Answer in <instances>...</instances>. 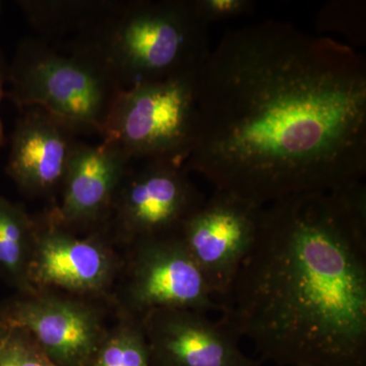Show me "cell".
<instances>
[{"mask_svg":"<svg viewBox=\"0 0 366 366\" xmlns=\"http://www.w3.org/2000/svg\"><path fill=\"white\" fill-rule=\"evenodd\" d=\"M196 100L183 168L215 190L266 206L365 177V61L340 42L276 21L231 31L197 71Z\"/></svg>","mask_w":366,"mask_h":366,"instance_id":"cell-1","label":"cell"},{"mask_svg":"<svg viewBox=\"0 0 366 366\" xmlns=\"http://www.w3.org/2000/svg\"><path fill=\"white\" fill-rule=\"evenodd\" d=\"M221 317L280 366H366V187L262 207L254 245L217 300Z\"/></svg>","mask_w":366,"mask_h":366,"instance_id":"cell-2","label":"cell"},{"mask_svg":"<svg viewBox=\"0 0 366 366\" xmlns=\"http://www.w3.org/2000/svg\"><path fill=\"white\" fill-rule=\"evenodd\" d=\"M208 28L194 0L118 1L71 42L98 57L127 90L197 74L211 52Z\"/></svg>","mask_w":366,"mask_h":366,"instance_id":"cell-3","label":"cell"},{"mask_svg":"<svg viewBox=\"0 0 366 366\" xmlns=\"http://www.w3.org/2000/svg\"><path fill=\"white\" fill-rule=\"evenodd\" d=\"M4 98L20 110L37 107L71 124L76 132L102 131L122 89L101 60L85 48L42 38L19 43L7 64Z\"/></svg>","mask_w":366,"mask_h":366,"instance_id":"cell-4","label":"cell"},{"mask_svg":"<svg viewBox=\"0 0 366 366\" xmlns=\"http://www.w3.org/2000/svg\"><path fill=\"white\" fill-rule=\"evenodd\" d=\"M196 76L142 84L122 90L113 103L100 136L129 160L182 165L197 129Z\"/></svg>","mask_w":366,"mask_h":366,"instance_id":"cell-5","label":"cell"},{"mask_svg":"<svg viewBox=\"0 0 366 366\" xmlns=\"http://www.w3.org/2000/svg\"><path fill=\"white\" fill-rule=\"evenodd\" d=\"M125 286L127 312L143 319L154 310L207 315L220 307L178 234L136 240Z\"/></svg>","mask_w":366,"mask_h":366,"instance_id":"cell-6","label":"cell"},{"mask_svg":"<svg viewBox=\"0 0 366 366\" xmlns=\"http://www.w3.org/2000/svg\"><path fill=\"white\" fill-rule=\"evenodd\" d=\"M262 207L215 190L182 223L178 236L218 300L254 245Z\"/></svg>","mask_w":366,"mask_h":366,"instance_id":"cell-7","label":"cell"},{"mask_svg":"<svg viewBox=\"0 0 366 366\" xmlns=\"http://www.w3.org/2000/svg\"><path fill=\"white\" fill-rule=\"evenodd\" d=\"M204 201L182 165L163 161L129 168L113 201L118 230L134 242L178 234L182 223Z\"/></svg>","mask_w":366,"mask_h":366,"instance_id":"cell-8","label":"cell"},{"mask_svg":"<svg viewBox=\"0 0 366 366\" xmlns=\"http://www.w3.org/2000/svg\"><path fill=\"white\" fill-rule=\"evenodd\" d=\"M0 322L26 330L57 366H86L106 335L96 308L43 291L2 301Z\"/></svg>","mask_w":366,"mask_h":366,"instance_id":"cell-9","label":"cell"},{"mask_svg":"<svg viewBox=\"0 0 366 366\" xmlns=\"http://www.w3.org/2000/svg\"><path fill=\"white\" fill-rule=\"evenodd\" d=\"M151 366H261L222 320L187 310H154L143 319Z\"/></svg>","mask_w":366,"mask_h":366,"instance_id":"cell-10","label":"cell"},{"mask_svg":"<svg viewBox=\"0 0 366 366\" xmlns=\"http://www.w3.org/2000/svg\"><path fill=\"white\" fill-rule=\"evenodd\" d=\"M31 281L38 291L64 289L79 295H100L112 284L117 262L95 236L78 237L46 214L36 221Z\"/></svg>","mask_w":366,"mask_h":366,"instance_id":"cell-11","label":"cell"},{"mask_svg":"<svg viewBox=\"0 0 366 366\" xmlns=\"http://www.w3.org/2000/svg\"><path fill=\"white\" fill-rule=\"evenodd\" d=\"M21 112L11 134L6 174L28 196H51L61 187L78 132L41 108Z\"/></svg>","mask_w":366,"mask_h":366,"instance_id":"cell-12","label":"cell"},{"mask_svg":"<svg viewBox=\"0 0 366 366\" xmlns=\"http://www.w3.org/2000/svg\"><path fill=\"white\" fill-rule=\"evenodd\" d=\"M132 161L117 147L76 141L61 184L59 206L48 212L55 222L71 229L102 222L112 213L113 201Z\"/></svg>","mask_w":366,"mask_h":366,"instance_id":"cell-13","label":"cell"},{"mask_svg":"<svg viewBox=\"0 0 366 366\" xmlns=\"http://www.w3.org/2000/svg\"><path fill=\"white\" fill-rule=\"evenodd\" d=\"M36 220L20 204L0 196V280L20 295L39 292L31 281Z\"/></svg>","mask_w":366,"mask_h":366,"instance_id":"cell-14","label":"cell"},{"mask_svg":"<svg viewBox=\"0 0 366 366\" xmlns=\"http://www.w3.org/2000/svg\"><path fill=\"white\" fill-rule=\"evenodd\" d=\"M118 1H19L26 20L47 41L74 37L104 19Z\"/></svg>","mask_w":366,"mask_h":366,"instance_id":"cell-15","label":"cell"},{"mask_svg":"<svg viewBox=\"0 0 366 366\" xmlns=\"http://www.w3.org/2000/svg\"><path fill=\"white\" fill-rule=\"evenodd\" d=\"M125 317L110 333H106L86 366H151L150 349L139 317Z\"/></svg>","mask_w":366,"mask_h":366,"instance_id":"cell-16","label":"cell"},{"mask_svg":"<svg viewBox=\"0 0 366 366\" xmlns=\"http://www.w3.org/2000/svg\"><path fill=\"white\" fill-rule=\"evenodd\" d=\"M0 366H57L26 330L0 322Z\"/></svg>","mask_w":366,"mask_h":366,"instance_id":"cell-17","label":"cell"},{"mask_svg":"<svg viewBox=\"0 0 366 366\" xmlns=\"http://www.w3.org/2000/svg\"><path fill=\"white\" fill-rule=\"evenodd\" d=\"M197 13L208 25L247 14L252 7L249 0H194Z\"/></svg>","mask_w":366,"mask_h":366,"instance_id":"cell-18","label":"cell"},{"mask_svg":"<svg viewBox=\"0 0 366 366\" xmlns=\"http://www.w3.org/2000/svg\"><path fill=\"white\" fill-rule=\"evenodd\" d=\"M7 64L4 59V54L0 51V104L2 99L6 94ZM6 143V137H4V124H2L1 117H0V148Z\"/></svg>","mask_w":366,"mask_h":366,"instance_id":"cell-19","label":"cell"},{"mask_svg":"<svg viewBox=\"0 0 366 366\" xmlns=\"http://www.w3.org/2000/svg\"><path fill=\"white\" fill-rule=\"evenodd\" d=\"M2 7H4V4H2V2L0 1V16H1L2 14Z\"/></svg>","mask_w":366,"mask_h":366,"instance_id":"cell-20","label":"cell"}]
</instances>
